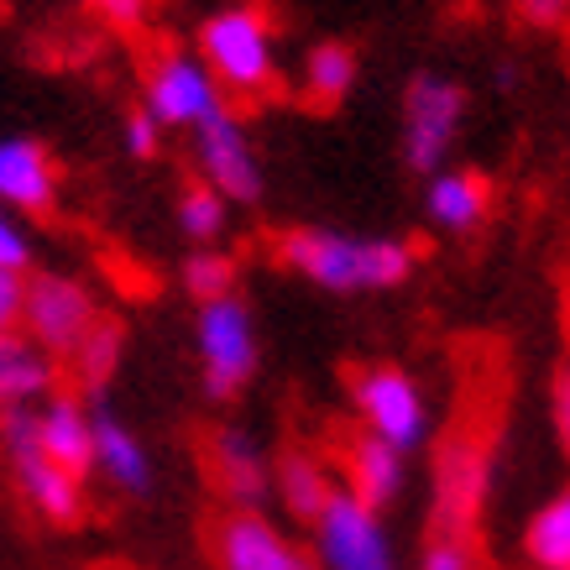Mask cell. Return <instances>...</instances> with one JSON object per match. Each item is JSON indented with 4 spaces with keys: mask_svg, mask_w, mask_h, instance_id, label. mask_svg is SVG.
<instances>
[{
    "mask_svg": "<svg viewBox=\"0 0 570 570\" xmlns=\"http://www.w3.org/2000/svg\"><path fill=\"white\" fill-rule=\"evenodd\" d=\"M121 346H126L121 325H116V320H100V325L85 335V346L73 351V372H79V382H85L95 397L105 393V382L116 377V366H121Z\"/></svg>",
    "mask_w": 570,
    "mask_h": 570,
    "instance_id": "24",
    "label": "cell"
},
{
    "mask_svg": "<svg viewBox=\"0 0 570 570\" xmlns=\"http://www.w3.org/2000/svg\"><path fill=\"white\" fill-rule=\"evenodd\" d=\"M194 351H199V377L215 403L236 397L257 377V320L242 294H225L199 304L194 314Z\"/></svg>",
    "mask_w": 570,
    "mask_h": 570,
    "instance_id": "6",
    "label": "cell"
},
{
    "mask_svg": "<svg viewBox=\"0 0 570 570\" xmlns=\"http://www.w3.org/2000/svg\"><path fill=\"white\" fill-rule=\"evenodd\" d=\"M215 570H320L304 539L273 523L262 508H230L215 523Z\"/></svg>",
    "mask_w": 570,
    "mask_h": 570,
    "instance_id": "12",
    "label": "cell"
},
{
    "mask_svg": "<svg viewBox=\"0 0 570 570\" xmlns=\"http://www.w3.org/2000/svg\"><path fill=\"white\" fill-rule=\"evenodd\" d=\"M105 314L89 294V283L69 273H37L27 277V304H21V330L37 351H48L52 362H73V351L85 346V335L100 325Z\"/></svg>",
    "mask_w": 570,
    "mask_h": 570,
    "instance_id": "9",
    "label": "cell"
},
{
    "mask_svg": "<svg viewBox=\"0 0 570 570\" xmlns=\"http://www.w3.org/2000/svg\"><path fill=\"white\" fill-rule=\"evenodd\" d=\"M309 554L320 570H403L387 519L362 498H351L346 487L309 523Z\"/></svg>",
    "mask_w": 570,
    "mask_h": 570,
    "instance_id": "7",
    "label": "cell"
},
{
    "mask_svg": "<svg viewBox=\"0 0 570 570\" xmlns=\"http://www.w3.org/2000/svg\"><path fill=\"white\" fill-rule=\"evenodd\" d=\"M419 570H492L487 566L476 534H450V529H434L419 550Z\"/></svg>",
    "mask_w": 570,
    "mask_h": 570,
    "instance_id": "26",
    "label": "cell"
},
{
    "mask_svg": "<svg viewBox=\"0 0 570 570\" xmlns=\"http://www.w3.org/2000/svg\"><path fill=\"white\" fill-rule=\"evenodd\" d=\"M288 273L325 294H387L414 277V246L397 236H356L335 225H298L277 242Z\"/></svg>",
    "mask_w": 570,
    "mask_h": 570,
    "instance_id": "1",
    "label": "cell"
},
{
    "mask_svg": "<svg viewBox=\"0 0 570 570\" xmlns=\"http://www.w3.org/2000/svg\"><path fill=\"white\" fill-rule=\"evenodd\" d=\"M209 476L230 508H262L273 498V455L242 424H220L209 434Z\"/></svg>",
    "mask_w": 570,
    "mask_h": 570,
    "instance_id": "13",
    "label": "cell"
},
{
    "mask_svg": "<svg viewBox=\"0 0 570 570\" xmlns=\"http://www.w3.org/2000/svg\"><path fill=\"white\" fill-rule=\"evenodd\" d=\"M184 294L194 298V304H209V298H225L236 294V257L230 252H215V246H199V252H189L184 257Z\"/></svg>",
    "mask_w": 570,
    "mask_h": 570,
    "instance_id": "25",
    "label": "cell"
},
{
    "mask_svg": "<svg viewBox=\"0 0 570 570\" xmlns=\"http://www.w3.org/2000/svg\"><path fill=\"white\" fill-rule=\"evenodd\" d=\"M523 560L534 570H570V487L544 498L523 523Z\"/></svg>",
    "mask_w": 570,
    "mask_h": 570,
    "instance_id": "21",
    "label": "cell"
},
{
    "mask_svg": "<svg viewBox=\"0 0 570 570\" xmlns=\"http://www.w3.org/2000/svg\"><path fill=\"white\" fill-rule=\"evenodd\" d=\"M0 450H6V466L17 476L21 498L32 502L42 519L58 523V529H73V523L85 519V482L73 471H63L48 450L37 445L32 409H6L0 414Z\"/></svg>",
    "mask_w": 570,
    "mask_h": 570,
    "instance_id": "5",
    "label": "cell"
},
{
    "mask_svg": "<svg viewBox=\"0 0 570 570\" xmlns=\"http://www.w3.org/2000/svg\"><path fill=\"white\" fill-rule=\"evenodd\" d=\"M466 121V89L450 73H414L403 85V163L409 174H440Z\"/></svg>",
    "mask_w": 570,
    "mask_h": 570,
    "instance_id": "8",
    "label": "cell"
},
{
    "mask_svg": "<svg viewBox=\"0 0 570 570\" xmlns=\"http://www.w3.org/2000/svg\"><path fill=\"white\" fill-rule=\"evenodd\" d=\"M199 63L225 95H267L277 85V37L257 6H225L199 27Z\"/></svg>",
    "mask_w": 570,
    "mask_h": 570,
    "instance_id": "3",
    "label": "cell"
},
{
    "mask_svg": "<svg viewBox=\"0 0 570 570\" xmlns=\"http://www.w3.org/2000/svg\"><path fill=\"white\" fill-rule=\"evenodd\" d=\"M550 424H554V440H560V455L570 461V356L560 362L550 382Z\"/></svg>",
    "mask_w": 570,
    "mask_h": 570,
    "instance_id": "28",
    "label": "cell"
},
{
    "mask_svg": "<svg viewBox=\"0 0 570 570\" xmlns=\"http://www.w3.org/2000/svg\"><path fill=\"white\" fill-rule=\"evenodd\" d=\"M362 79V58L351 42H314L304 58V95L314 105H341Z\"/></svg>",
    "mask_w": 570,
    "mask_h": 570,
    "instance_id": "22",
    "label": "cell"
},
{
    "mask_svg": "<svg viewBox=\"0 0 570 570\" xmlns=\"http://www.w3.org/2000/svg\"><path fill=\"white\" fill-rule=\"evenodd\" d=\"M0 205L17 215H42L58 205V174L42 141L0 137Z\"/></svg>",
    "mask_w": 570,
    "mask_h": 570,
    "instance_id": "17",
    "label": "cell"
},
{
    "mask_svg": "<svg viewBox=\"0 0 570 570\" xmlns=\"http://www.w3.org/2000/svg\"><path fill=\"white\" fill-rule=\"evenodd\" d=\"M194 168L225 205H257L262 189H267L262 157L230 105H220L205 126H194Z\"/></svg>",
    "mask_w": 570,
    "mask_h": 570,
    "instance_id": "10",
    "label": "cell"
},
{
    "mask_svg": "<svg viewBox=\"0 0 570 570\" xmlns=\"http://www.w3.org/2000/svg\"><path fill=\"white\" fill-rule=\"evenodd\" d=\"M341 487L351 498H362L366 508L387 513L403 498V487H409V455L393 450L387 440H377V434L356 430L346 440V450H341Z\"/></svg>",
    "mask_w": 570,
    "mask_h": 570,
    "instance_id": "14",
    "label": "cell"
},
{
    "mask_svg": "<svg viewBox=\"0 0 570 570\" xmlns=\"http://www.w3.org/2000/svg\"><path fill=\"white\" fill-rule=\"evenodd\" d=\"M351 409L362 419L366 434L387 440L393 450L414 455V450L430 445L434 434V409H430V393L414 372L403 366H362L351 377Z\"/></svg>",
    "mask_w": 570,
    "mask_h": 570,
    "instance_id": "4",
    "label": "cell"
},
{
    "mask_svg": "<svg viewBox=\"0 0 570 570\" xmlns=\"http://www.w3.org/2000/svg\"><path fill=\"white\" fill-rule=\"evenodd\" d=\"M89 11H100L110 27H137L147 17V0H85Z\"/></svg>",
    "mask_w": 570,
    "mask_h": 570,
    "instance_id": "31",
    "label": "cell"
},
{
    "mask_svg": "<svg viewBox=\"0 0 570 570\" xmlns=\"http://www.w3.org/2000/svg\"><path fill=\"white\" fill-rule=\"evenodd\" d=\"M424 215L450 236H471L492 215V178L476 168H440L424 184Z\"/></svg>",
    "mask_w": 570,
    "mask_h": 570,
    "instance_id": "18",
    "label": "cell"
},
{
    "mask_svg": "<svg viewBox=\"0 0 570 570\" xmlns=\"http://www.w3.org/2000/svg\"><path fill=\"white\" fill-rule=\"evenodd\" d=\"M225 225H230V205L209 189L205 178H194V184L178 189V230H184L194 246H215L225 236Z\"/></svg>",
    "mask_w": 570,
    "mask_h": 570,
    "instance_id": "23",
    "label": "cell"
},
{
    "mask_svg": "<svg viewBox=\"0 0 570 570\" xmlns=\"http://www.w3.org/2000/svg\"><path fill=\"white\" fill-rule=\"evenodd\" d=\"M498 476V445L482 430H450L430 461V523L450 534H476Z\"/></svg>",
    "mask_w": 570,
    "mask_h": 570,
    "instance_id": "2",
    "label": "cell"
},
{
    "mask_svg": "<svg viewBox=\"0 0 570 570\" xmlns=\"http://www.w3.org/2000/svg\"><path fill=\"white\" fill-rule=\"evenodd\" d=\"M32 424H37V445L48 450L63 471H73V476L85 482L89 471H95V424H89V403H79V397H69V393H48L32 409Z\"/></svg>",
    "mask_w": 570,
    "mask_h": 570,
    "instance_id": "16",
    "label": "cell"
},
{
    "mask_svg": "<svg viewBox=\"0 0 570 570\" xmlns=\"http://www.w3.org/2000/svg\"><path fill=\"white\" fill-rule=\"evenodd\" d=\"M58 366L48 351H37L27 335H0V414L6 409H37L52 393Z\"/></svg>",
    "mask_w": 570,
    "mask_h": 570,
    "instance_id": "20",
    "label": "cell"
},
{
    "mask_svg": "<svg viewBox=\"0 0 570 570\" xmlns=\"http://www.w3.org/2000/svg\"><path fill=\"white\" fill-rule=\"evenodd\" d=\"M126 153L137 157V163H153L157 157V147H163V126L153 121V116H147V110H131V116H126Z\"/></svg>",
    "mask_w": 570,
    "mask_h": 570,
    "instance_id": "29",
    "label": "cell"
},
{
    "mask_svg": "<svg viewBox=\"0 0 570 570\" xmlns=\"http://www.w3.org/2000/svg\"><path fill=\"white\" fill-rule=\"evenodd\" d=\"M220 105H225V89L215 85V73L199 63V52H163L153 69H147L141 110H147L163 131H168V126L194 131V126H205Z\"/></svg>",
    "mask_w": 570,
    "mask_h": 570,
    "instance_id": "11",
    "label": "cell"
},
{
    "mask_svg": "<svg viewBox=\"0 0 570 570\" xmlns=\"http://www.w3.org/2000/svg\"><path fill=\"white\" fill-rule=\"evenodd\" d=\"M523 21H534V27H566L570 21V0H519Z\"/></svg>",
    "mask_w": 570,
    "mask_h": 570,
    "instance_id": "32",
    "label": "cell"
},
{
    "mask_svg": "<svg viewBox=\"0 0 570 570\" xmlns=\"http://www.w3.org/2000/svg\"><path fill=\"white\" fill-rule=\"evenodd\" d=\"M21 304H27V273L0 267V335H11L21 325Z\"/></svg>",
    "mask_w": 570,
    "mask_h": 570,
    "instance_id": "30",
    "label": "cell"
},
{
    "mask_svg": "<svg viewBox=\"0 0 570 570\" xmlns=\"http://www.w3.org/2000/svg\"><path fill=\"white\" fill-rule=\"evenodd\" d=\"M0 267H11V273L32 267V230H27V220L17 209L6 205H0Z\"/></svg>",
    "mask_w": 570,
    "mask_h": 570,
    "instance_id": "27",
    "label": "cell"
},
{
    "mask_svg": "<svg viewBox=\"0 0 570 570\" xmlns=\"http://www.w3.org/2000/svg\"><path fill=\"white\" fill-rule=\"evenodd\" d=\"M89 424H95V471L105 482L126 498L153 492V450L141 445V434L105 403H89Z\"/></svg>",
    "mask_w": 570,
    "mask_h": 570,
    "instance_id": "15",
    "label": "cell"
},
{
    "mask_svg": "<svg viewBox=\"0 0 570 570\" xmlns=\"http://www.w3.org/2000/svg\"><path fill=\"white\" fill-rule=\"evenodd\" d=\"M335 492H341V476L314 450H283L273 461V498L294 523H314Z\"/></svg>",
    "mask_w": 570,
    "mask_h": 570,
    "instance_id": "19",
    "label": "cell"
}]
</instances>
